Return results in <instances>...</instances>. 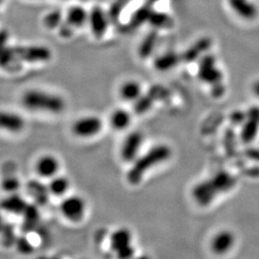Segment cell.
Here are the masks:
<instances>
[{
  "instance_id": "14",
  "label": "cell",
  "mask_w": 259,
  "mask_h": 259,
  "mask_svg": "<svg viewBox=\"0 0 259 259\" xmlns=\"http://www.w3.org/2000/svg\"><path fill=\"white\" fill-rule=\"evenodd\" d=\"M211 47V40L207 37H203L197 40L194 45L189 47L182 57V61L186 63H192L199 59L201 56L203 57L204 53Z\"/></svg>"
},
{
  "instance_id": "26",
  "label": "cell",
  "mask_w": 259,
  "mask_h": 259,
  "mask_svg": "<svg viewBox=\"0 0 259 259\" xmlns=\"http://www.w3.org/2000/svg\"><path fill=\"white\" fill-rule=\"evenodd\" d=\"M148 21L153 26L157 28H165L171 23L170 18L165 14L161 13H151Z\"/></svg>"
},
{
  "instance_id": "24",
  "label": "cell",
  "mask_w": 259,
  "mask_h": 259,
  "mask_svg": "<svg viewBox=\"0 0 259 259\" xmlns=\"http://www.w3.org/2000/svg\"><path fill=\"white\" fill-rule=\"evenodd\" d=\"M154 98L151 94H146V95H141L140 98H139L136 104H135V111L138 114H143L152 108L153 103H154Z\"/></svg>"
},
{
  "instance_id": "30",
  "label": "cell",
  "mask_w": 259,
  "mask_h": 259,
  "mask_svg": "<svg viewBox=\"0 0 259 259\" xmlns=\"http://www.w3.org/2000/svg\"><path fill=\"white\" fill-rule=\"evenodd\" d=\"M35 259H60L58 258V257H49V256H39V257H37V258Z\"/></svg>"
},
{
  "instance_id": "5",
  "label": "cell",
  "mask_w": 259,
  "mask_h": 259,
  "mask_svg": "<svg viewBox=\"0 0 259 259\" xmlns=\"http://www.w3.org/2000/svg\"><path fill=\"white\" fill-rule=\"evenodd\" d=\"M103 121L97 115H85L77 118L71 126V132L76 138L93 139L103 130Z\"/></svg>"
},
{
  "instance_id": "13",
  "label": "cell",
  "mask_w": 259,
  "mask_h": 259,
  "mask_svg": "<svg viewBox=\"0 0 259 259\" xmlns=\"http://www.w3.org/2000/svg\"><path fill=\"white\" fill-rule=\"evenodd\" d=\"M230 8L241 19L253 20L258 15V9L251 0H228Z\"/></svg>"
},
{
  "instance_id": "9",
  "label": "cell",
  "mask_w": 259,
  "mask_h": 259,
  "mask_svg": "<svg viewBox=\"0 0 259 259\" xmlns=\"http://www.w3.org/2000/svg\"><path fill=\"white\" fill-rule=\"evenodd\" d=\"M14 49L19 60L27 63H45L51 58L50 49L42 46H21Z\"/></svg>"
},
{
  "instance_id": "20",
  "label": "cell",
  "mask_w": 259,
  "mask_h": 259,
  "mask_svg": "<svg viewBox=\"0 0 259 259\" xmlns=\"http://www.w3.org/2000/svg\"><path fill=\"white\" fill-rule=\"evenodd\" d=\"M180 61H182L181 56L175 52H167L155 59L154 66L157 71H168L174 68Z\"/></svg>"
},
{
  "instance_id": "8",
  "label": "cell",
  "mask_w": 259,
  "mask_h": 259,
  "mask_svg": "<svg viewBox=\"0 0 259 259\" xmlns=\"http://www.w3.org/2000/svg\"><path fill=\"white\" fill-rule=\"evenodd\" d=\"M236 244V237L229 230H222L216 232L209 243V248L215 255L223 256L230 253Z\"/></svg>"
},
{
  "instance_id": "17",
  "label": "cell",
  "mask_w": 259,
  "mask_h": 259,
  "mask_svg": "<svg viewBox=\"0 0 259 259\" xmlns=\"http://www.w3.org/2000/svg\"><path fill=\"white\" fill-rule=\"evenodd\" d=\"M132 123V114L125 109H116L110 115V125L117 132L128 129Z\"/></svg>"
},
{
  "instance_id": "3",
  "label": "cell",
  "mask_w": 259,
  "mask_h": 259,
  "mask_svg": "<svg viewBox=\"0 0 259 259\" xmlns=\"http://www.w3.org/2000/svg\"><path fill=\"white\" fill-rule=\"evenodd\" d=\"M133 233L127 228H118L110 236V249L117 259H133L136 249Z\"/></svg>"
},
{
  "instance_id": "25",
  "label": "cell",
  "mask_w": 259,
  "mask_h": 259,
  "mask_svg": "<svg viewBox=\"0 0 259 259\" xmlns=\"http://www.w3.org/2000/svg\"><path fill=\"white\" fill-rule=\"evenodd\" d=\"M62 20H63L62 13L59 11H52L46 16L44 22L48 29H56V28H60L62 25Z\"/></svg>"
},
{
  "instance_id": "23",
  "label": "cell",
  "mask_w": 259,
  "mask_h": 259,
  "mask_svg": "<svg viewBox=\"0 0 259 259\" xmlns=\"http://www.w3.org/2000/svg\"><path fill=\"white\" fill-rule=\"evenodd\" d=\"M2 207L9 210V212H23L25 211L26 204H24L23 201L19 197L12 196L3 202Z\"/></svg>"
},
{
  "instance_id": "12",
  "label": "cell",
  "mask_w": 259,
  "mask_h": 259,
  "mask_svg": "<svg viewBox=\"0 0 259 259\" xmlns=\"http://www.w3.org/2000/svg\"><path fill=\"white\" fill-rule=\"evenodd\" d=\"M88 24L90 25L93 36L102 37L109 26V19L101 8L95 7L89 12Z\"/></svg>"
},
{
  "instance_id": "28",
  "label": "cell",
  "mask_w": 259,
  "mask_h": 259,
  "mask_svg": "<svg viewBox=\"0 0 259 259\" xmlns=\"http://www.w3.org/2000/svg\"><path fill=\"white\" fill-rule=\"evenodd\" d=\"M225 87L223 85L222 83H215L212 85V90H211V93H212L214 97H221L223 94L225 93Z\"/></svg>"
},
{
  "instance_id": "2",
  "label": "cell",
  "mask_w": 259,
  "mask_h": 259,
  "mask_svg": "<svg viewBox=\"0 0 259 259\" xmlns=\"http://www.w3.org/2000/svg\"><path fill=\"white\" fill-rule=\"evenodd\" d=\"M170 155L171 151L166 145H157L150 149L147 153L139 156L133 162L127 175L128 182L131 185H139L148 171L157 166V164L165 161Z\"/></svg>"
},
{
  "instance_id": "15",
  "label": "cell",
  "mask_w": 259,
  "mask_h": 259,
  "mask_svg": "<svg viewBox=\"0 0 259 259\" xmlns=\"http://www.w3.org/2000/svg\"><path fill=\"white\" fill-rule=\"evenodd\" d=\"M119 95L126 102H136L142 95V87L136 80H128L121 84Z\"/></svg>"
},
{
  "instance_id": "31",
  "label": "cell",
  "mask_w": 259,
  "mask_h": 259,
  "mask_svg": "<svg viewBox=\"0 0 259 259\" xmlns=\"http://www.w3.org/2000/svg\"><path fill=\"white\" fill-rule=\"evenodd\" d=\"M154 1H155V0H154Z\"/></svg>"
},
{
  "instance_id": "1",
  "label": "cell",
  "mask_w": 259,
  "mask_h": 259,
  "mask_svg": "<svg viewBox=\"0 0 259 259\" xmlns=\"http://www.w3.org/2000/svg\"><path fill=\"white\" fill-rule=\"evenodd\" d=\"M21 104L29 111L59 114L65 111V101L55 93L41 90H29L22 94Z\"/></svg>"
},
{
  "instance_id": "27",
  "label": "cell",
  "mask_w": 259,
  "mask_h": 259,
  "mask_svg": "<svg viewBox=\"0 0 259 259\" xmlns=\"http://www.w3.org/2000/svg\"><path fill=\"white\" fill-rule=\"evenodd\" d=\"M2 187L7 192H15L16 190H19L20 187V183L19 179L10 177L2 181Z\"/></svg>"
},
{
  "instance_id": "11",
  "label": "cell",
  "mask_w": 259,
  "mask_h": 259,
  "mask_svg": "<svg viewBox=\"0 0 259 259\" xmlns=\"http://www.w3.org/2000/svg\"><path fill=\"white\" fill-rule=\"evenodd\" d=\"M26 122L22 115L17 112L0 111V131L19 134L25 129Z\"/></svg>"
},
{
  "instance_id": "18",
  "label": "cell",
  "mask_w": 259,
  "mask_h": 259,
  "mask_svg": "<svg viewBox=\"0 0 259 259\" xmlns=\"http://www.w3.org/2000/svg\"><path fill=\"white\" fill-rule=\"evenodd\" d=\"M246 123L243 128V137L246 139H252L259 128V108L253 107L247 112Z\"/></svg>"
},
{
  "instance_id": "7",
  "label": "cell",
  "mask_w": 259,
  "mask_h": 259,
  "mask_svg": "<svg viewBox=\"0 0 259 259\" xmlns=\"http://www.w3.org/2000/svg\"><path fill=\"white\" fill-rule=\"evenodd\" d=\"M198 75L203 82L211 85L222 82V71L216 65V59L211 54H206L202 57Z\"/></svg>"
},
{
  "instance_id": "19",
  "label": "cell",
  "mask_w": 259,
  "mask_h": 259,
  "mask_svg": "<svg viewBox=\"0 0 259 259\" xmlns=\"http://www.w3.org/2000/svg\"><path fill=\"white\" fill-rule=\"evenodd\" d=\"M47 187L50 195H53L55 197H65L69 190L70 182L66 177L60 176L58 174L57 176L48 181Z\"/></svg>"
},
{
  "instance_id": "4",
  "label": "cell",
  "mask_w": 259,
  "mask_h": 259,
  "mask_svg": "<svg viewBox=\"0 0 259 259\" xmlns=\"http://www.w3.org/2000/svg\"><path fill=\"white\" fill-rule=\"evenodd\" d=\"M60 212L69 222H81L87 213V203L79 195L65 196L60 204Z\"/></svg>"
},
{
  "instance_id": "6",
  "label": "cell",
  "mask_w": 259,
  "mask_h": 259,
  "mask_svg": "<svg viewBox=\"0 0 259 259\" xmlns=\"http://www.w3.org/2000/svg\"><path fill=\"white\" fill-rule=\"evenodd\" d=\"M142 145L143 135L139 131L131 132L121 144V159L126 163H133L140 156Z\"/></svg>"
},
{
  "instance_id": "10",
  "label": "cell",
  "mask_w": 259,
  "mask_h": 259,
  "mask_svg": "<svg viewBox=\"0 0 259 259\" xmlns=\"http://www.w3.org/2000/svg\"><path fill=\"white\" fill-rule=\"evenodd\" d=\"M61 170V161L58 157L46 154L38 157L35 163V171L41 179L50 180L57 176Z\"/></svg>"
},
{
  "instance_id": "22",
  "label": "cell",
  "mask_w": 259,
  "mask_h": 259,
  "mask_svg": "<svg viewBox=\"0 0 259 259\" xmlns=\"http://www.w3.org/2000/svg\"><path fill=\"white\" fill-rule=\"evenodd\" d=\"M28 192L36 201L42 204L47 201V197L50 195L48 187L42 186L37 182H31L28 185Z\"/></svg>"
},
{
  "instance_id": "16",
  "label": "cell",
  "mask_w": 259,
  "mask_h": 259,
  "mask_svg": "<svg viewBox=\"0 0 259 259\" xmlns=\"http://www.w3.org/2000/svg\"><path fill=\"white\" fill-rule=\"evenodd\" d=\"M65 19L66 23L73 29L83 27L88 23L89 12L82 6H73L67 11Z\"/></svg>"
},
{
  "instance_id": "29",
  "label": "cell",
  "mask_w": 259,
  "mask_h": 259,
  "mask_svg": "<svg viewBox=\"0 0 259 259\" xmlns=\"http://www.w3.org/2000/svg\"><path fill=\"white\" fill-rule=\"evenodd\" d=\"M252 92L254 93L255 96H257L259 98V80L255 81L253 85H252Z\"/></svg>"
},
{
  "instance_id": "21",
  "label": "cell",
  "mask_w": 259,
  "mask_h": 259,
  "mask_svg": "<svg viewBox=\"0 0 259 259\" xmlns=\"http://www.w3.org/2000/svg\"><path fill=\"white\" fill-rule=\"evenodd\" d=\"M157 34L156 32H151L144 39L142 40L140 47H139V56L142 59H145L151 55L157 46Z\"/></svg>"
}]
</instances>
